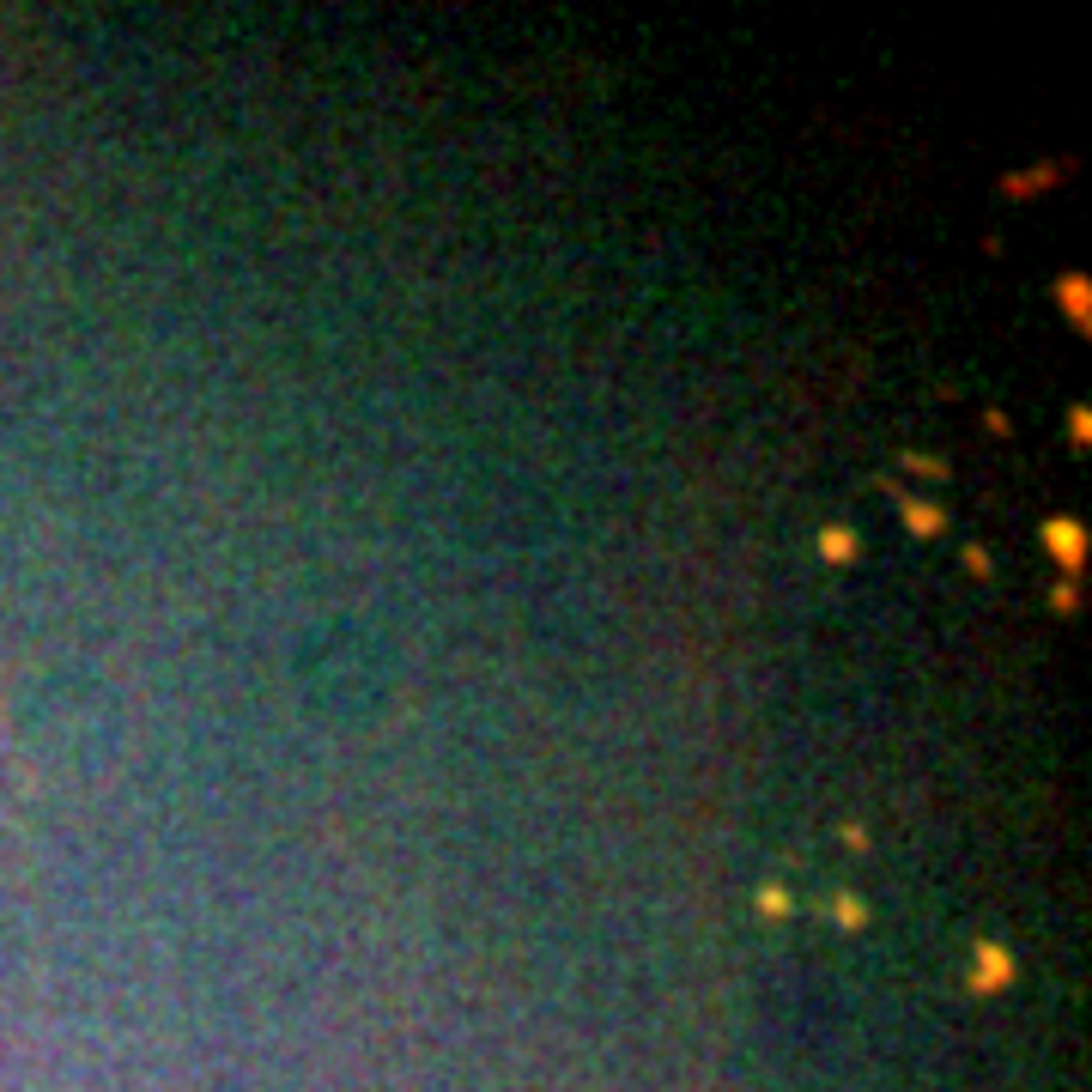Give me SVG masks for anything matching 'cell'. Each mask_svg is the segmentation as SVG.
<instances>
[{
	"instance_id": "1",
	"label": "cell",
	"mask_w": 1092,
	"mask_h": 1092,
	"mask_svg": "<svg viewBox=\"0 0 1092 1092\" xmlns=\"http://www.w3.org/2000/svg\"><path fill=\"white\" fill-rule=\"evenodd\" d=\"M1002 977H1008V965H1002L995 953H989V959H983V983H1002Z\"/></svg>"
}]
</instances>
